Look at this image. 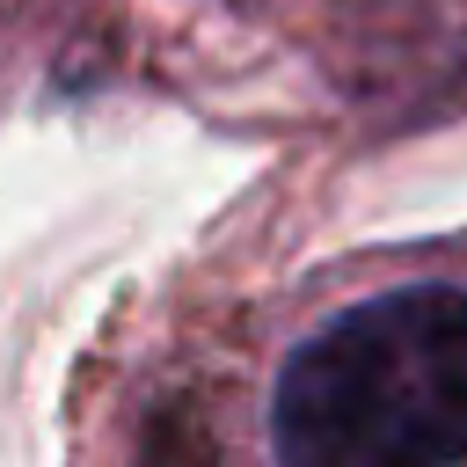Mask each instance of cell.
Returning <instances> with one entry per match:
<instances>
[{
    "mask_svg": "<svg viewBox=\"0 0 467 467\" xmlns=\"http://www.w3.org/2000/svg\"><path fill=\"white\" fill-rule=\"evenodd\" d=\"M277 467H460L467 292L401 285L321 321L277 372Z\"/></svg>",
    "mask_w": 467,
    "mask_h": 467,
    "instance_id": "6da1fadb",
    "label": "cell"
}]
</instances>
